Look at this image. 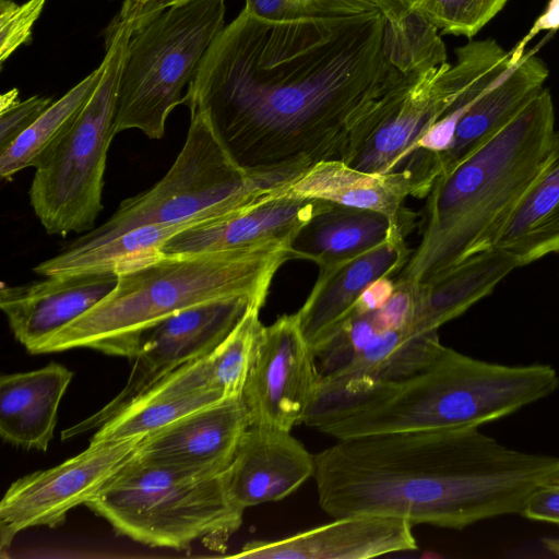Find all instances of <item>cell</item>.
Here are the masks:
<instances>
[{
    "instance_id": "cell-1",
    "label": "cell",
    "mask_w": 559,
    "mask_h": 559,
    "mask_svg": "<svg viewBox=\"0 0 559 559\" xmlns=\"http://www.w3.org/2000/svg\"><path fill=\"white\" fill-rule=\"evenodd\" d=\"M423 72L380 10L272 20L243 7L205 51L185 104L243 171L308 170L349 164Z\"/></svg>"
},
{
    "instance_id": "cell-2",
    "label": "cell",
    "mask_w": 559,
    "mask_h": 559,
    "mask_svg": "<svg viewBox=\"0 0 559 559\" xmlns=\"http://www.w3.org/2000/svg\"><path fill=\"white\" fill-rule=\"evenodd\" d=\"M318 500L333 518L380 515L462 530L520 514L559 483V457L508 448L478 427L337 441L314 455Z\"/></svg>"
},
{
    "instance_id": "cell-3",
    "label": "cell",
    "mask_w": 559,
    "mask_h": 559,
    "mask_svg": "<svg viewBox=\"0 0 559 559\" xmlns=\"http://www.w3.org/2000/svg\"><path fill=\"white\" fill-rule=\"evenodd\" d=\"M289 259V243L281 242L136 255L117 265L118 284L107 297L31 353L87 347L133 359L145 333L178 311L241 295L264 305L274 274Z\"/></svg>"
},
{
    "instance_id": "cell-4",
    "label": "cell",
    "mask_w": 559,
    "mask_h": 559,
    "mask_svg": "<svg viewBox=\"0 0 559 559\" xmlns=\"http://www.w3.org/2000/svg\"><path fill=\"white\" fill-rule=\"evenodd\" d=\"M543 88L501 131L439 175L427 194L420 241L397 280L423 283L495 243L539 173L555 133Z\"/></svg>"
},
{
    "instance_id": "cell-5",
    "label": "cell",
    "mask_w": 559,
    "mask_h": 559,
    "mask_svg": "<svg viewBox=\"0 0 559 559\" xmlns=\"http://www.w3.org/2000/svg\"><path fill=\"white\" fill-rule=\"evenodd\" d=\"M549 365L507 366L445 347L423 370L380 384L316 429L337 439L479 427L554 393Z\"/></svg>"
},
{
    "instance_id": "cell-6",
    "label": "cell",
    "mask_w": 559,
    "mask_h": 559,
    "mask_svg": "<svg viewBox=\"0 0 559 559\" xmlns=\"http://www.w3.org/2000/svg\"><path fill=\"white\" fill-rule=\"evenodd\" d=\"M306 170L284 168L248 174L230 157L207 119L190 114L185 144L166 175L152 188L123 200L100 226L63 251L98 247L146 224H203L278 194Z\"/></svg>"
},
{
    "instance_id": "cell-7",
    "label": "cell",
    "mask_w": 559,
    "mask_h": 559,
    "mask_svg": "<svg viewBox=\"0 0 559 559\" xmlns=\"http://www.w3.org/2000/svg\"><path fill=\"white\" fill-rule=\"evenodd\" d=\"M85 506L122 536L177 550L200 540L223 551L245 512L228 495L224 473L146 462L138 455Z\"/></svg>"
},
{
    "instance_id": "cell-8",
    "label": "cell",
    "mask_w": 559,
    "mask_h": 559,
    "mask_svg": "<svg viewBox=\"0 0 559 559\" xmlns=\"http://www.w3.org/2000/svg\"><path fill=\"white\" fill-rule=\"evenodd\" d=\"M134 22L119 13L106 31L104 72L66 136L35 168L29 201L49 235L91 231L103 210L108 148L117 134L119 84Z\"/></svg>"
},
{
    "instance_id": "cell-9",
    "label": "cell",
    "mask_w": 559,
    "mask_h": 559,
    "mask_svg": "<svg viewBox=\"0 0 559 559\" xmlns=\"http://www.w3.org/2000/svg\"><path fill=\"white\" fill-rule=\"evenodd\" d=\"M225 0H189L168 8L130 37L122 70L116 133L138 129L162 139L169 114L185 104L195 70L225 26Z\"/></svg>"
},
{
    "instance_id": "cell-10",
    "label": "cell",
    "mask_w": 559,
    "mask_h": 559,
    "mask_svg": "<svg viewBox=\"0 0 559 559\" xmlns=\"http://www.w3.org/2000/svg\"><path fill=\"white\" fill-rule=\"evenodd\" d=\"M253 307L262 305L250 296L226 297L189 307L156 323L142 340L124 388L99 411L63 430L62 439L98 429L166 374L211 354Z\"/></svg>"
},
{
    "instance_id": "cell-11",
    "label": "cell",
    "mask_w": 559,
    "mask_h": 559,
    "mask_svg": "<svg viewBox=\"0 0 559 559\" xmlns=\"http://www.w3.org/2000/svg\"><path fill=\"white\" fill-rule=\"evenodd\" d=\"M145 437L90 443L63 463L13 481L0 502L1 549L23 530L62 524L70 510L93 500L116 478Z\"/></svg>"
},
{
    "instance_id": "cell-12",
    "label": "cell",
    "mask_w": 559,
    "mask_h": 559,
    "mask_svg": "<svg viewBox=\"0 0 559 559\" xmlns=\"http://www.w3.org/2000/svg\"><path fill=\"white\" fill-rule=\"evenodd\" d=\"M319 382L313 349L297 314L264 326L242 399L251 425L292 431L304 424Z\"/></svg>"
},
{
    "instance_id": "cell-13",
    "label": "cell",
    "mask_w": 559,
    "mask_h": 559,
    "mask_svg": "<svg viewBox=\"0 0 559 559\" xmlns=\"http://www.w3.org/2000/svg\"><path fill=\"white\" fill-rule=\"evenodd\" d=\"M443 348L438 331L383 328L345 367L319 379L304 424L317 428L371 389L423 370Z\"/></svg>"
},
{
    "instance_id": "cell-14",
    "label": "cell",
    "mask_w": 559,
    "mask_h": 559,
    "mask_svg": "<svg viewBox=\"0 0 559 559\" xmlns=\"http://www.w3.org/2000/svg\"><path fill=\"white\" fill-rule=\"evenodd\" d=\"M45 277L20 285L2 283L0 288L9 326L29 353L107 297L119 275L103 271Z\"/></svg>"
},
{
    "instance_id": "cell-15",
    "label": "cell",
    "mask_w": 559,
    "mask_h": 559,
    "mask_svg": "<svg viewBox=\"0 0 559 559\" xmlns=\"http://www.w3.org/2000/svg\"><path fill=\"white\" fill-rule=\"evenodd\" d=\"M409 522L380 515H347L273 540L247 543L234 555L257 559H367L417 549Z\"/></svg>"
},
{
    "instance_id": "cell-16",
    "label": "cell",
    "mask_w": 559,
    "mask_h": 559,
    "mask_svg": "<svg viewBox=\"0 0 559 559\" xmlns=\"http://www.w3.org/2000/svg\"><path fill=\"white\" fill-rule=\"evenodd\" d=\"M250 425L242 395L227 397L147 435L136 455L146 462L224 473Z\"/></svg>"
},
{
    "instance_id": "cell-17",
    "label": "cell",
    "mask_w": 559,
    "mask_h": 559,
    "mask_svg": "<svg viewBox=\"0 0 559 559\" xmlns=\"http://www.w3.org/2000/svg\"><path fill=\"white\" fill-rule=\"evenodd\" d=\"M314 469V455L289 430L250 425L224 479L231 500L246 510L288 497Z\"/></svg>"
},
{
    "instance_id": "cell-18",
    "label": "cell",
    "mask_w": 559,
    "mask_h": 559,
    "mask_svg": "<svg viewBox=\"0 0 559 559\" xmlns=\"http://www.w3.org/2000/svg\"><path fill=\"white\" fill-rule=\"evenodd\" d=\"M405 236L396 231L364 253L320 266L313 288L296 313L301 333L312 349L352 314L357 299L370 283L405 266L411 255Z\"/></svg>"
},
{
    "instance_id": "cell-19",
    "label": "cell",
    "mask_w": 559,
    "mask_h": 559,
    "mask_svg": "<svg viewBox=\"0 0 559 559\" xmlns=\"http://www.w3.org/2000/svg\"><path fill=\"white\" fill-rule=\"evenodd\" d=\"M331 204L320 199L273 195L225 217L191 226L170 238L160 251L200 253L289 243L301 226Z\"/></svg>"
},
{
    "instance_id": "cell-20",
    "label": "cell",
    "mask_w": 559,
    "mask_h": 559,
    "mask_svg": "<svg viewBox=\"0 0 559 559\" xmlns=\"http://www.w3.org/2000/svg\"><path fill=\"white\" fill-rule=\"evenodd\" d=\"M277 195L320 199L374 211L411 230L416 215L403 203L408 195H417V183L414 173L408 169L374 174L341 160H324L311 166Z\"/></svg>"
},
{
    "instance_id": "cell-21",
    "label": "cell",
    "mask_w": 559,
    "mask_h": 559,
    "mask_svg": "<svg viewBox=\"0 0 559 559\" xmlns=\"http://www.w3.org/2000/svg\"><path fill=\"white\" fill-rule=\"evenodd\" d=\"M548 75L546 63L534 51L523 55L463 111L449 146L437 156L438 176L511 122L543 90Z\"/></svg>"
},
{
    "instance_id": "cell-22",
    "label": "cell",
    "mask_w": 559,
    "mask_h": 559,
    "mask_svg": "<svg viewBox=\"0 0 559 559\" xmlns=\"http://www.w3.org/2000/svg\"><path fill=\"white\" fill-rule=\"evenodd\" d=\"M73 373L58 362L0 378V435L15 447L46 451Z\"/></svg>"
},
{
    "instance_id": "cell-23",
    "label": "cell",
    "mask_w": 559,
    "mask_h": 559,
    "mask_svg": "<svg viewBox=\"0 0 559 559\" xmlns=\"http://www.w3.org/2000/svg\"><path fill=\"white\" fill-rule=\"evenodd\" d=\"M519 260L509 251L492 247L419 283L418 306L413 330L436 332L448 321L489 295L513 270Z\"/></svg>"
},
{
    "instance_id": "cell-24",
    "label": "cell",
    "mask_w": 559,
    "mask_h": 559,
    "mask_svg": "<svg viewBox=\"0 0 559 559\" xmlns=\"http://www.w3.org/2000/svg\"><path fill=\"white\" fill-rule=\"evenodd\" d=\"M396 231L409 230L382 213L332 203L299 228L289 242V253L292 259L322 266L364 253Z\"/></svg>"
},
{
    "instance_id": "cell-25",
    "label": "cell",
    "mask_w": 559,
    "mask_h": 559,
    "mask_svg": "<svg viewBox=\"0 0 559 559\" xmlns=\"http://www.w3.org/2000/svg\"><path fill=\"white\" fill-rule=\"evenodd\" d=\"M495 247L512 253L521 266L559 253V131L546 159L500 233Z\"/></svg>"
},
{
    "instance_id": "cell-26",
    "label": "cell",
    "mask_w": 559,
    "mask_h": 559,
    "mask_svg": "<svg viewBox=\"0 0 559 559\" xmlns=\"http://www.w3.org/2000/svg\"><path fill=\"white\" fill-rule=\"evenodd\" d=\"M104 64L53 102L10 146L0 153V175L10 179L27 167H37L66 136L97 87Z\"/></svg>"
},
{
    "instance_id": "cell-27",
    "label": "cell",
    "mask_w": 559,
    "mask_h": 559,
    "mask_svg": "<svg viewBox=\"0 0 559 559\" xmlns=\"http://www.w3.org/2000/svg\"><path fill=\"white\" fill-rule=\"evenodd\" d=\"M224 399L227 397L214 390L183 394L143 393L100 426L92 436L90 443L145 437L189 413Z\"/></svg>"
},
{
    "instance_id": "cell-28",
    "label": "cell",
    "mask_w": 559,
    "mask_h": 559,
    "mask_svg": "<svg viewBox=\"0 0 559 559\" xmlns=\"http://www.w3.org/2000/svg\"><path fill=\"white\" fill-rule=\"evenodd\" d=\"M260 309L251 308L210 354L213 388L225 397L242 395L264 330Z\"/></svg>"
},
{
    "instance_id": "cell-29",
    "label": "cell",
    "mask_w": 559,
    "mask_h": 559,
    "mask_svg": "<svg viewBox=\"0 0 559 559\" xmlns=\"http://www.w3.org/2000/svg\"><path fill=\"white\" fill-rule=\"evenodd\" d=\"M509 0H418L415 10L443 34L472 38Z\"/></svg>"
},
{
    "instance_id": "cell-30",
    "label": "cell",
    "mask_w": 559,
    "mask_h": 559,
    "mask_svg": "<svg viewBox=\"0 0 559 559\" xmlns=\"http://www.w3.org/2000/svg\"><path fill=\"white\" fill-rule=\"evenodd\" d=\"M245 8L272 20L349 16L380 10L373 0H245Z\"/></svg>"
},
{
    "instance_id": "cell-31",
    "label": "cell",
    "mask_w": 559,
    "mask_h": 559,
    "mask_svg": "<svg viewBox=\"0 0 559 559\" xmlns=\"http://www.w3.org/2000/svg\"><path fill=\"white\" fill-rule=\"evenodd\" d=\"M46 0H28L17 4L0 0V63L23 44L28 43L32 27L43 12Z\"/></svg>"
},
{
    "instance_id": "cell-32",
    "label": "cell",
    "mask_w": 559,
    "mask_h": 559,
    "mask_svg": "<svg viewBox=\"0 0 559 559\" xmlns=\"http://www.w3.org/2000/svg\"><path fill=\"white\" fill-rule=\"evenodd\" d=\"M53 103L50 97L19 98V90L12 88L0 96V153L26 131Z\"/></svg>"
},
{
    "instance_id": "cell-33",
    "label": "cell",
    "mask_w": 559,
    "mask_h": 559,
    "mask_svg": "<svg viewBox=\"0 0 559 559\" xmlns=\"http://www.w3.org/2000/svg\"><path fill=\"white\" fill-rule=\"evenodd\" d=\"M521 515L559 525V485L550 484L537 489L530 497Z\"/></svg>"
},
{
    "instance_id": "cell-34",
    "label": "cell",
    "mask_w": 559,
    "mask_h": 559,
    "mask_svg": "<svg viewBox=\"0 0 559 559\" xmlns=\"http://www.w3.org/2000/svg\"><path fill=\"white\" fill-rule=\"evenodd\" d=\"M189 0H123L119 12L134 22V28L140 27L168 8Z\"/></svg>"
},
{
    "instance_id": "cell-35",
    "label": "cell",
    "mask_w": 559,
    "mask_h": 559,
    "mask_svg": "<svg viewBox=\"0 0 559 559\" xmlns=\"http://www.w3.org/2000/svg\"><path fill=\"white\" fill-rule=\"evenodd\" d=\"M395 287L389 276H382L370 283L357 299L354 310L358 312L376 311L391 297Z\"/></svg>"
},
{
    "instance_id": "cell-36",
    "label": "cell",
    "mask_w": 559,
    "mask_h": 559,
    "mask_svg": "<svg viewBox=\"0 0 559 559\" xmlns=\"http://www.w3.org/2000/svg\"><path fill=\"white\" fill-rule=\"evenodd\" d=\"M559 27V0H550L547 7V10L539 19L536 21L530 33L518 45V47L512 50L518 57H522L524 55V46L525 44L535 36L542 29H551Z\"/></svg>"
},
{
    "instance_id": "cell-37",
    "label": "cell",
    "mask_w": 559,
    "mask_h": 559,
    "mask_svg": "<svg viewBox=\"0 0 559 559\" xmlns=\"http://www.w3.org/2000/svg\"><path fill=\"white\" fill-rule=\"evenodd\" d=\"M384 16L392 22H400L416 8L418 0H373Z\"/></svg>"
},
{
    "instance_id": "cell-38",
    "label": "cell",
    "mask_w": 559,
    "mask_h": 559,
    "mask_svg": "<svg viewBox=\"0 0 559 559\" xmlns=\"http://www.w3.org/2000/svg\"><path fill=\"white\" fill-rule=\"evenodd\" d=\"M543 545L550 554L559 557V537L544 538Z\"/></svg>"
},
{
    "instance_id": "cell-39",
    "label": "cell",
    "mask_w": 559,
    "mask_h": 559,
    "mask_svg": "<svg viewBox=\"0 0 559 559\" xmlns=\"http://www.w3.org/2000/svg\"><path fill=\"white\" fill-rule=\"evenodd\" d=\"M558 485H559V483H558Z\"/></svg>"
}]
</instances>
